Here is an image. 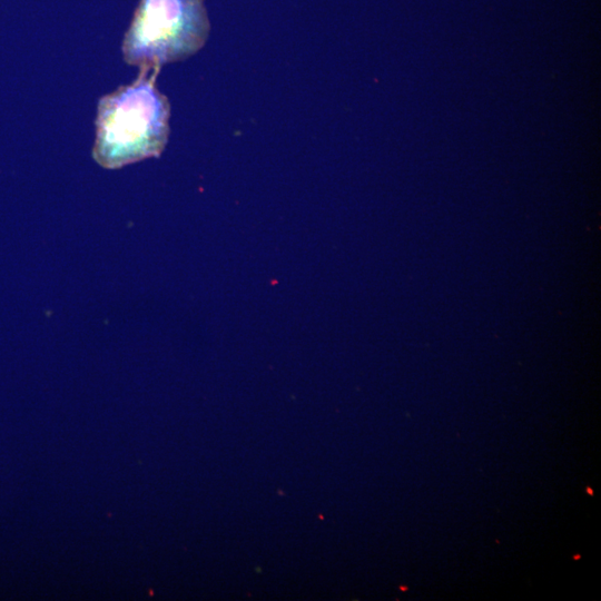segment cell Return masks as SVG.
<instances>
[{
  "label": "cell",
  "instance_id": "cell-1",
  "mask_svg": "<svg viewBox=\"0 0 601 601\" xmlns=\"http://www.w3.org/2000/svg\"><path fill=\"white\" fill-rule=\"evenodd\" d=\"M159 67H141L130 85L100 98L92 156L115 169L158 157L169 136L170 106L156 87Z\"/></svg>",
  "mask_w": 601,
  "mask_h": 601
},
{
  "label": "cell",
  "instance_id": "cell-2",
  "mask_svg": "<svg viewBox=\"0 0 601 601\" xmlns=\"http://www.w3.org/2000/svg\"><path fill=\"white\" fill-rule=\"evenodd\" d=\"M209 31L204 0H140L124 38V59L140 68H160L196 53Z\"/></svg>",
  "mask_w": 601,
  "mask_h": 601
}]
</instances>
